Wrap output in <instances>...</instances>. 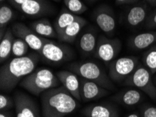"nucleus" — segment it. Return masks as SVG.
Instances as JSON below:
<instances>
[{
	"label": "nucleus",
	"mask_w": 156,
	"mask_h": 117,
	"mask_svg": "<svg viewBox=\"0 0 156 117\" xmlns=\"http://www.w3.org/2000/svg\"><path fill=\"white\" fill-rule=\"evenodd\" d=\"M39 55L31 53L14 58L2 66L0 87L2 91L11 92L25 76L34 71L39 60Z\"/></svg>",
	"instance_id": "1"
},
{
	"label": "nucleus",
	"mask_w": 156,
	"mask_h": 117,
	"mask_svg": "<svg viewBox=\"0 0 156 117\" xmlns=\"http://www.w3.org/2000/svg\"><path fill=\"white\" fill-rule=\"evenodd\" d=\"M41 102L43 117H64L74 112L78 107L77 100L63 86L44 92Z\"/></svg>",
	"instance_id": "2"
},
{
	"label": "nucleus",
	"mask_w": 156,
	"mask_h": 117,
	"mask_svg": "<svg viewBox=\"0 0 156 117\" xmlns=\"http://www.w3.org/2000/svg\"><path fill=\"white\" fill-rule=\"evenodd\" d=\"M60 80L51 70L39 68L23 79L20 86L30 93L39 95L51 88L60 86Z\"/></svg>",
	"instance_id": "3"
},
{
	"label": "nucleus",
	"mask_w": 156,
	"mask_h": 117,
	"mask_svg": "<svg viewBox=\"0 0 156 117\" xmlns=\"http://www.w3.org/2000/svg\"><path fill=\"white\" fill-rule=\"evenodd\" d=\"M71 71L76 74L86 79L98 83L108 90H115V86L109 76L98 64L93 62H79L74 63L68 66Z\"/></svg>",
	"instance_id": "4"
},
{
	"label": "nucleus",
	"mask_w": 156,
	"mask_h": 117,
	"mask_svg": "<svg viewBox=\"0 0 156 117\" xmlns=\"http://www.w3.org/2000/svg\"><path fill=\"white\" fill-rule=\"evenodd\" d=\"M153 75L145 66L139 65L124 82L125 86L138 88L153 100H156V86Z\"/></svg>",
	"instance_id": "5"
},
{
	"label": "nucleus",
	"mask_w": 156,
	"mask_h": 117,
	"mask_svg": "<svg viewBox=\"0 0 156 117\" xmlns=\"http://www.w3.org/2000/svg\"><path fill=\"white\" fill-rule=\"evenodd\" d=\"M139 65L141 64L138 58L134 56L115 59L109 64L108 76L113 82H125Z\"/></svg>",
	"instance_id": "6"
},
{
	"label": "nucleus",
	"mask_w": 156,
	"mask_h": 117,
	"mask_svg": "<svg viewBox=\"0 0 156 117\" xmlns=\"http://www.w3.org/2000/svg\"><path fill=\"white\" fill-rule=\"evenodd\" d=\"M39 54L45 60L53 64L65 63L70 60L73 56L69 47L51 40L46 42Z\"/></svg>",
	"instance_id": "7"
},
{
	"label": "nucleus",
	"mask_w": 156,
	"mask_h": 117,
	"mask_svg": "<svg viewBox=\"0 0 156 117\" xmlns=\"http://www.w3.org/2000/svg\"><path fill=\"white\" fill-rule=\"evenodd\" d=\"M121 48V42L117 38L110 39L100 36L98 39L94 56L104 63H112L119 54Z\"/></svg>",
	"instance_id": "8"
},
{
	"label": "nucleus",
	"mask_w": 156,
	"mask_h": 117,
	"mask_svg": "<svg viewBox=\"0 0 156 117\" xmlns=\"http://www.w3.org/2000/svg\"><path fill=\"white\" fill-rule=\"evenodd\" d=\"M19 11L30 17H40L48 13L51 6L46 0H9Z\"/></svg>",
	"instance_id": "9"
},
{
	"label": "nucleus",
	"mask_w": 156,
	"mask_h": 117,
	"mask_svg": "<svg viewBox=\"0 0 156 117\" xmlns=\"http://www.w3.org/2000/svg\"><path fill=\"white\" fill-rule=\"evenodd\" d=\"M11 30L15 37L24 40L29 45L30 49L37 51L38 53H39L44 45L48 40L37 35L31 28L21 23L13 24Z\"/></svg>",
	"instance_id": "10"
},
{
	"label": "nucleus",
	"mask_w": 156,
	"mask_h": 117,
	"mask_svg": "<svg viewBox=\"0 0 156 117\" xmlns=\"http://www.w3.org/2000/svg\"><path fill=\"white\" fill-rule=\"evenodd\" d=\"M16 117H40L37 104L31 97L20 91L14 95Z\"/></svg>",
	"instance_id": "11"
},
{
	"label": "nucleus",
	"mask_w": 156,
	"mask_h": 117,
	"mask_svg": "<svg viewBox=\"0 0 156 117\" xmlns=\"http://www.w3.org/2000/svg\"><path fill=\"white\" fill-rule=\"evenodd\" d=\"M94 21L99 27L108 35H112L115 32L116 22L112 9L107 6L98 8L94 13Z\"/></svg>",
	"instance_id": "12"
},
{
	"label": "nucleus",
	"mask_w": 156,
	"mask_h": 117,
	"mask_svg": "<svg viewBox=\"0 0 156 117\" xmlns=\"http://www.w3.org/2000/svg\"><path fill=\"white\" fill-rule=\"evenodd\" d=\"M108 93V90L101 87L95 82L82 77L80 79V94L81 100L85 102L101 98Z\"/></svg>",
	"instance_id": "13"
},
{
	"label": "nucleus",
	"mask_w": 156,
	"mask_h": 117,
	"mask_svg": "<svg viewBox=\"0 0 156 117\" xmlns=\"http://www.w3.org/2000/svg\"><path fill=\"white\" fill-rule=\"evenodd\" d=\"M58 79L64 87L78 101H81L80 94V80L77 75L71 71L63 70L56 73Z\"/></svg>",
	"instance_id": "14"
},
{
	"label": "nucleus",
	"mask_w": 156,
	"mask_h": 117,
	"mask_svg": "<svg viewBox=\"0 0 156 117\" xmlns=\"http://www.w3.org/2000/svg\"><path fill=\"white\" fill-rule=\"evenodd\" d=\"M83 113L87 117H119L117 109L109 104H92L86 107Z\"/></svg>",
	"instance_id": "15"
},
{
	"label": "nucleus",
	"mask_w": 156,
	"mask_h": 117,
	"mask_svg": "<svg viewBox=\"0 0 156 117\" xmlns=\"http://www.w3.org/2000/svg\"><path fill=\"white\" fill-rule=\"evenodd\" d=\"M156 42V31L143 32L134 35L129 40V46L134 50H144Z\"/></svg>",
	"instance_id": "16"
},
{
	"label": "nucleus",
	"mask_w": 156,
	"mask_h": 117,
	"mask_svg": "<svg viewBox=\"0 0 156 117\" xmlns=\"http://www.w3.org/2000/svg\"><path fill=\"white\" fill-rule=\"evenodd\" d=\"M30 28L37 35L44 38H58V33L47 18H41L30 24Z\"/></svg>",
	"instance_id": "17"
},
{
	"label": "nucleus",
	"mask_w": 156,
	"mask_h": 117,
	"mask_svg": "<svg viewBox=\"0 0 156 117\" xmlns=\"http://www.w3.org/2000/svg\"><path fill=\"white\" fill-rule=\"evenodd\" d=\"M87 24V21L85 18L80 17L79 19L76 20L64 30L62 34L58 36L60 41L67 43H72L81 32L83 27Z\"/></svg>",
	"instance_id": "18"
},
{
	"label": "nucleus",
	"mask_w": 156,
	"mask_h": 117,
	"mask_svg": "<svg viewBox=\"0 0 156 117\" xmlns=\"http://www.w3.org/2000/svg\"><path fill=\"white\" fill-rule=\"evenodd\" d=\"M148 8L144 5H136L130 8L126 16V21L131 27H136L146 20Z\"/></svg>",
	"instance_id": "19"
},
{
	"label": "nucleus",
	"mask_w": 156,
	"mask_h": 117,
	"mask_svg": "<svg viewBox=\"0 0 156 117\" xmlns=\"http://www.w3.org/2000/svg\"><path fill=\"white\" fill-rule=\"evenodd\" d=\"M114 99L125 106L132 107L142 101L143 95L136 89H127L115 95Z\"/></svg>",
	"instance_id": "20"
},
{
	"label": "nucleus",
	"mask_w": 156,
	"mask_h": 117,
	"mask_svg": "<svg viewBox=\"0 0 156 117\" xmlns=\"http://www.w3.org/2000/svg\"><path fill=\"white\" fill-rule=\"evenodd\" d=\"M81 16L76 15L72 12H70L67 9H64L59 14L58 17L54 22V27L56 30L58 35H60L67 26L70 24L75 22L78 19H79Z\"/></svg>",
	"instance_id": "21"
},
{
	"label": "nucleus",
	"mask_w": 156,
	"mask_h": 117,
	"mask_svg": "<svg viewBox=\"0 0 156 117\" xmlns=\"http://www.w3.org/2000/svg\"><path fill=\"white\" fill-rule=\"evenodd\" d=\"M97 43V35L93 31H87L80 37L79 46L83 53L90 55L95 52Z\"/></svg>",
	"instance_id": "22"
},
{
	"label": "nucleus",
	"mask_w": 156,
	"mask_h": 117,
	"mask_svg": "<svg viewBox=\"0 0 156 117\" xmlns=\"http://www.w3.org/2000/svg\"><path fill=\"white\" fill-rule=\"evenodd\" d=\"M11 28H8L1 39L0 44V60L2 63L12 53V47L15 39Z\"/></svg>",
	"instance_id": "23"
},
{
	"label": "nucleus",
	"mask_w": 156,
	"mask_h": 117,
	"mask_svg": "<svg viewBox=\"0 0 156 117\" xmlns=\"http://www.w3.org/2000/svg\"><path fill=\"white\" fill-rule=\"evenodd\" d=\"M142 61L144 66L151 71L152 75L156 73V45H153L142 56Z\"/></svg>",
	"instance_id": "24"
},
{
	"label": "nucleus",
	"mask_w": 156,
	"mask_h": 117,
	"mask_svg": "<svg viewBox=\"0 0 156 117\" xmlns=\"http://www.w3.org/2000/svg\"><path fill=\"white\" fill-rule=\"evenodd\" d=\"M15 16L13 9L10 6L3 5L0 9V27H1V39L3 37L4 33H5V27L7 24L11 22Z\"/></svg>",
	"instance_id": "25"
},
{
	"label": "nucleus",
	"mask_w": 156,
	"mask_h": 117,
	"mask_svg": "<svg viewBox=\"0 0 156 117\" xmlns=\"http://www.w3.org/2000/svg\"><path fill=\"white\" fill-rule=\"evenodd\" d=\"M64 3L68 10L79 16L87 11V6L81 0H64Z\"/></svg>",
	"instance_id": "26"
},
{
	"label": "nucleus",
	"mask_w": 156,
	"mask_h": 117,
	"mask_svg": "<svg viewBox=\"0 0 156 117\" xmlns=\"http://www.w3.org/2000/svg\"><path fill=\"white\" fill-rule=\"evenodd\" d=\"M30 46L24 40L20 38H16L13 41L12 47V54L15 58L27 56Z\"/></svg>",
	"instance_id": "27"
},
{
	"label": "nucleus",
	"mask_w": 156,
	"mask_h": 117,
	"mask_svg": "<svg viewBox=\"0 0 156 117\" xmlns=\"http://www.w3.org/2000/svg\"><path fill=\"white\" fill-rule=\"evenodd\" d=\"M15 106L14 100L11 97L2 93L0 95V109L1 111L9 110Z\"/></svg>",
	"instance_id": "28"
},
{
	"label": "nucleus",
	"mask_w": 156,
	"mask_h": 117,
	"mask_svg": "<svg viewBox=\"0 0 156 117\" xmlns=\"http://www.w3.org/2000/svg\"><path fill=\"white\" fill-rule=\"evenodd\" d=\"M141 117H156V107L146 104L141 108Z\"/></svg>",
	"instance_id": "29"
},
{
	"label": "nucleus",
	"mask_w": 156,
	"mask_h": 117,
	"mask_svg": "<svg viewBox=\"0 0 156 117\" xmlns=\"http://www.w3.org/2000/svg\"><path fill=\"white\" fill-rule=\"evenodd\" d=\"M146 27L148 29H154L156 28V11L153 13L152 15H151L149 17L146 19Z\"/></svg>",
	"instance_id": "30"
},
{
	"label": "nucleus",
	"mask_w": 156,
	"mask_h": 117,
	"mask_svg": "<svg viewBox=\"0 0 156 117\" xmlns=\"http://www.w3.org/2000/svg\"><path fill=\"white\" fill-rule=\"evenodd\" d=\"M118 4H130L137 2L139 0H115Z\"/></svg>",
	"instance_id": "31"
},
{
	"label": "nucleus",
	"mask_w": 156,
	"mask_h": 117,
	"mask_svg": "<svg viewBox=\"0 0 156 117\" xmlns=\"http://www.w3.org/2000/svg\"><path fill=\"white\" fill-rule=\"evenodd\" d=\"M0 117H11V114L9 112V110L1 111V113H0Z\"/></svg>",
	"instance_id": "32"
},
{
	"label": "nucleus",
	"mask_w": 156,
	"mask_h": 117,
	"mask_svg": "<svg viewBox=\"0 0 156 117\" xmlns=\"http://www.w3.org/2000/svg\"><path fill=\"white\" fill-rule=\"evenodd\" d=\"M148 3H149L151 5L155 6L156 5V0H146Z\"/></svg>",
	"instance_id": "33"
},
{
	"label": "nucleus",
	"mask_w": 156,
	"mask_h": 117,
	"mask_svg": "<svg viewBox=\"0 0 156 117\" xmlns=\"http://www.w3.org/2000/svg\"><path fill=\"white\" fill-rule=\"evenodd\" d=\"M126 117H141V116L137 113H132L130 114H129L128 116H127Z\"/></svg>",
	"instance_id": "34"
},
{
	"label": "nucleus",
	"mask_w": 156,
	"mask_h": 117,
	"mask_svg": "<svg viewBox=\"0 0 156 117\" xmlns=\"http://www.w3.org/2000/svg\"><path fill=\"white\" fill-rule=\"evenodd\" d=\"M153 82H154V83L156 86V76H155L154 78H153Z\"/></svg>",
	"instance_id": "35"
},
{
	"label": "nucleus",
	"mask_w": 156,
	"mask_h": 117,
	"mask_svg": "<svg viewBox=\"0 0 156 117\" xmlns=\"http://www.w3.org/2000/svg\"><path fill=\"white\" fill-rule=\"evenodd\" d=\"M52 1H54V2H60V0H52Z\"/></svg>",
	"instance_id": "36"
},
{
	"label": "nucleus",
	"mask_w": 156,
	"mask_h": 117,
	"mask_svg": "<svg viewBox=\"0 0 156 117\" xmlns=\"http://www.w3.org/2000/svg\"><path fill=\"white\" fill-rule=\"evenodd\" d=\"M94 1H99V0H94Z\"/></svg>",
	"instance_id": "37"
},
{
	"label": "nucleus",
	"mask_w": 156,
	"mask_h": 117,
	"mask_svg": "<svg viewBox=\"0 0 156 117\" xmlns=\"http://www.w3.org/2000/svg\"><path fill=\"white\" fill-rule=\"evenodd\" d=\"M1 1H4V0H1Z\"/></svg>",
	"instance_id": "38"
}]
</instances>
